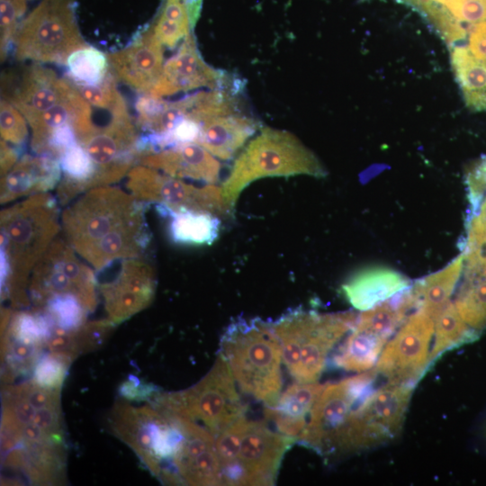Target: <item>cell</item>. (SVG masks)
<instances>
[{
    "instance_id": "6da1fadb",
    "label": "cell",
    "mask_w": 486,
    "mask_h": 486,
    "mask_svg": "<svg viewBox=\"0 0 486 486\" xmlns=\"http://www.w3.org/2000/svg\"><path fill=\"white\" fill-rule=\"evenodd\" d=\"M57 197L40 193L1 212L0 254L9 266L10 276L4 294L16 305L27 303L29 277L50 244L61 231Z\"/></svg>"
},
{
    "instance_id": "7a4b0ae2",
    "label": "cell",
    "mask_w": 486,
    "mask_h": 486,
    "mask_svg": "<svg viewBox=\"0 0 486 486\" xmlns=\"http://www.w3.org/2000/svg\"><path fill=\"white\" fill-rule=\"evenodd\" d=\"M220 354L241 391L266 406L276 402L283 386V352L272 321L234 319L220 337Z\"/></svg>"
},
{
    "instance_id": "3957f363",
    "label": "cell",
    "mask_w": 486,
    "mask_h": 486,
    "mask_svg": "<svg viewBox=\"0 0 486 486\" xmlns=\"http://www.w3.org/2000/svg\"><path fill=\"white\" fill-rule=\"evenodd\" d=\"M357 318L353 311L320 313L298 307L272 321L283 362L296 382L318 381L330 351L355 327Z\"/></svg>"
},
{
    "instance_id": "277c9868",
    "label": "cell",
    "mask_w": 486,
    "mask_h": 486,
    "mask_svg": "<svg viewBox=\"0 0 486 486\" xmlns=\"http://www.w3.org/2000/svg\"><path fill=\"white\" fill-rule=\"evenodd\" d=\"M295 442L242 416L214 436L221 485H274L283 459Z\"/></svg>"
},
{
    "instance_id": "5b68a950",
    "label": "cell",
    "mask_w": 486,
    "mask_h": 486,
    "mask_svg": "<svg viewBox=\"0 0 486 486\" xmlns=\"http://www.w3.org/2000/svg\"><path fill=\"white\" fill-rule=\"evenodd\" d=\"M298 175L320 178L327 176V170L295 135L265 127L236 158L222 184V195L235 212L240 194L252 182L264 177Z\"/></svg>"
},
{
    "instance_id": "8992f818",
    "label": "cell",
    "mask_w": 486,
    "mask_h": 486,
    "mask_svg": "<svg viewBox=\"0 0 486 486\" xmlns=\"http://www.w3.org/2000/svg\"><path fill=\"white\" fill-rule=\"evenodd\" d=\"M161 410L190 418L216 436L245 416L247 407L235 385V379L219 354L210 372L194 387L161 396Z\"/></svg>"
},
{
    "instance_id": "52a82bcc",
    "label": "cell",
    "mask_w": 486,
    "mask_h": 486,
    "mask_svg": "<svg viewBox=\"0 0 486 486\" xmlns=\"http://www.w3.org/2000/svg\"><path fill=\"white\" fill-rule=\"evenodd\" d=\"M414 387L386 382L360 399L345 424L337 455L374 448L395 439L401 432Z\"/></svg>"
},
{
    "instance_id": "ba28073f",
    "label": "cell",
    "mask_w": 486,
    "mask_h": 486,
    "mask_svg": "<svg viewBox=\"0 0 486 486\" xmlns=\"http://www.w3.org/2000/svg\"><path fill=\"white\" fill-rule=\"evenodd\" d=\"M145 207V202L118 187L103 185L91 188L63 210V238L80 256Z\"/></svg>"
},
{
    "instance_id": "9c48e42d",
    "label": "cell",
    "mask_w": 486,
    "mask_h": 486,
    "mask_svg": "<svg viewBox=\"0 0 486 486\" xmlns=\"http://www.w3.org/2000/svg\"><path fill=\"white\" fill-rule=\"evenodd\" d=\"M83 46L74 0H41L20 23L14 56L19 61L65 64Z\"/></svg>"
},
{
    "instance_id": "30bf717a",
    "label": "cell",
    "mask_w": 486,
    "mask_h": 486,
    "mask_svg": "<svg viewBox=\"0 0 486 486\" xmlns=\"http://www.w3.org/2000/svg\"><path fill=\"white\" fill-rule=\"evenodd\" d=\"M374 369L337 382L326 383L297 442L321 456H337L345 424L355 404L371 390Z\"/></svg>"
},
{
    "instance_id": "8fae6325",
    "label": "cell",
    "mask_w": 486,
    "mask_h": 486,
    "mask_svg": "<svg viewBox=\"0 0 486 486\" xmlns=\"http://www.w3.org/2000/svg\"><path fill=\"white\" fill-rule=\"evenodd\" d=\"M62 237H57L34 266L29 282L32 302L45 305L48 300L62 293L76 295L87 311L96 305V278Z\"/></svg>"
},
{
    "instance_id": "7c38bea8",
    "label": "cell",
    "mask_w": 486,
    "mask_h": 486,
    "mask_svg": "<svg viewBox=\"0 0 486 486\" xmlns=\"http://www.w3.org/2000/svg\"><path fill=\"white\" fill-rule=\"evenodd\" d=\"M126 187L137 200L162 203L174 211L206 212L221 218L234 215L221 187L212 184L196 187L147 166L136 165L129 171Z\"/></svg>"
},
{
    "instance_id": "4fadbf2b",
    "label": "cell",
    "mask_w": 486,
    "mask_h": 486,
    "mask_svg": "<svg viewBox=\"0 0 486 486\" xmlns=\"http://www.w3.org/2000/svg\"><path fill=\"white\" fill-rule=\"evenodd\" d=\"M435 320L415 310L384 346L374 370L395 384L415 386L430 368Z\"/></svg>"
},
{
    "instance_id": "5bb4252c",
    "label": "cell",
    "mask_w": 486,
    "mask_h": 486,
    "mask_svg": "<svg viewBox=\"0 0 486 486\" xmlns=\"http://www.w3.org/2000/svg\"><path fill=\"white\" fill-rule=\"evenodd\" d=\"M139 139L127 108L111 113L105 126H96L91 134L78 141L96 166L92 188L118 182L138 165Z\"/></svg>"
},
{
    "instance_id": "9a60e30c",
    "label": "cell",
    "mask_w": 486,
    "mask_h": 486,
    "mask_svg": "<svg viewBox=\"0 0 486 486\" xmlns=\"http://www.w3.org/2000/svg\"><path fill=\"white\" fill-rule=\"evenodd\" d=\"M2 99L16 107L30 125L63 99L72 89L69 78L59 77L52 69L36 62L1 77Z\"/></svg>"
},
{
    "instance_id": "2e32d148",
    "label": "cell",
    "mask_w": 486,
    "mask_h": 486,
    "mask_svg": "<svg viewBox=\"0 0 486 486\" xmlns=\"http://www.w3.org/2000/svg\"><path fill=\"white\" fill-rule=\"evenodd\" d=\"M223 70L208 65L202 58L194 35L190 32L181 42L176 53L163 67L162 73L148 94L163 97L198 88L219 89L234 86Z\"/></svg>"
},
{
    "instance_id": "e0dca14e",
    "label": "cell",
    "mask_w": 486,
    "mask_h": 486,
    "mask_svg": "<svg viewBox=\"0 0 486 486\" xmlns=\"http://www.w3.org/2000/svg\"><path fill=\"white\" fill-rule=\"evenodd\" d=\"M156 288L153 267L140 257L124 259L108 283L101 286L108 320L119 323L146 308Z\"/></svg>"
},
{
    "instance_id": "ac0fdd59",
    "label": "cell",
    "mask_w": 486,
    "mask_h": 486,
    "mask_svg": "<svg viewBox=\"0 0 486 486\" xmlns=\"http://www.w3.org/2000/svg\"><path fill=\"white\" fill-rule=\"evenodd\" d=\"M163 48L149 27L130 45L107 56L110 70L116 80L149 94L163 70Z\"/></svg>"
},
{
    "instance_id": "d6986e66",
    "label": "cell",
    "mask_w": 486,
    "mask_h": 486,
    "mask_svg": "<svg viewBox=\"0 0 486 486\" xmlns=\"http://www.w3.org/2000/svg\"><path fill=\"white\" fill-rule=\"evenodd\" d=\"M138 165L147 166L179 179H193L216 184L220 164L202 145L192 142L143 155Z\"/></svg>"
},
{
    "instance_id": "ffe728a7",
    "label": "cell",
    "mask_w": 486,
    "mask_h": 486,
    "mask_svg": "<svg viewBox=\"0 0 486 486\" xmlns=\"http://www.w3.org/2000/svg\"><path fill=\"white\" fill-rule=\"evenodd\" d=\"M150 238L143 209L92 245L80 257L94 270L102 271L117 260L140 257Z\"/></svg>"
},
{
    "instance_id": "44dd1931",
    "label": "cell",
    "mask_w": 486,
    "mask_h": 486,
    "mask_svg": "<svg viewBox=\"0 0 486 486\" xmlns=\"http://www.w3.org/2000/svg\"><path fill=\"white\" fill-rule=\"evenodd\" d=\"M67 124L74 127L77 141L91 134L96 127L93 122L91 104L84 99L74 84L63 99L29 125L32 130V150L38 155L46 154L54 130Z\"/></svg>"
},
{
    "instance_id": "7402d4cb",
    "label": "cell",
    "mask_w": 486,
    "mask_h": 486,
    "mask_svg": "<svg viewBox=\"0 0 486 486\" xmlns=\"http://www.w3.org/2000/svg\"><path fill=\"white\" fill-rule=\"evenodd\" d=\"M62 176L59 159L50 155H22L11 170L1 176V204L48 193Z\"/></svg>"
},
{
    "instance_id": "603a6c76",
    "label": "cell",
    "mask_w": 486,
    "mask_h": 486,
    "mask_svg": "<svg viewBox=\"0 0 486 486\" xmlns=\"http://www.w3.org/2000/svg\"><path fill=\"white\" fill-rule=\"evenodd\" d=\"M410 287L401 273L383 266L364 268L354 274L341 286L346 301L362 311L386 302Z\"/></svg>"
},
{
    "instance_id": "cb8c5ba5",
    "label": "cell",
    "mask_w": 486,
    "mask_h": 486,
    "mask_svg": "<svg viewBox=\"0 0 486 486\" xmlns=\"http://www.w3.org/2000/svg\"><path fill=\"white\" fill-rule=\"evenodd\" d=\"M325 384L317 382H294L281 392L274 404L266 406V418L274 425L278 432L297 442Z\"/></svg>"
},
{
    "instance_id": "d4e9b609",
    "label": "cell",
    "mask_w": 486,
    "mask_h": 486,
    "mask_svg": "<svg viewBox=\"0 0 486 486\" xmlns=\"http://www.w3.org/2000/svg\"><path fill=\"white\" fill-rule=\"evenodd\" d=\"M255 119L240 112L216 116L200 123L197 143L217 158L231 159L258 129Z\"/></svg>"
},
{
    "instance_id": "484cf974",
    "label": "cell",
    "mask_w": 486,
    "mask_h": 486,
    "mask_svg": "<svg viewBox=\"0 0 486 486\" xmlns=\"http://www.w3.org/2000/svg\"><path fill=\"white\" fill-rule=\"evenodd\" d=\"M161 217L167 220L170 240L182 246L212 245L220 235V217L206 212L174 211L162 203H154Z\"/></svg>"
},
{
    "instance_id": "4316f807",
    "label": "cell",
    "mask_w": 486,
    "mask_h": 486,
    "mask_svg": "<svg viewBox=\"0 0 486 486\" xmlns=\"http://www.w3.org/2000/svg\"><path fill=\"white\" fill-rule=\"evenodd\" d=\"M464 266L462 253L443 269L428 274L410 287L416 310H421L434 320L450 302Z\"/></svg>"
},
{
    "instance_id": "83f0119b",
    "label": "cell",
    "mask_w": 486,
    "mask_h": 486,
    "mask_svg": "<svg viewBox=\"0 0 486 486\" xmlns=\"http://www.w3.org/2000/svg\"><path fill=\"white\" fill-rule=\"evenodd\" d=\"M388 339L356 323L333 356L334 364L348 372L374 368Z\"/></svg>"
},
{
    "instance_id": "f1b7e54d",
    "label": "cell",
    "mask_w": 486,
    "mask_h": 486,
    "mask_svg": "<svg viewBox=\"0 0 486 486\" xmlns=\"http://www.w3.org/2000/svg\"><path fill=\"white\" fill-rule=\"evenodd\" d=\"M452 68L468 108L486 111V65L475 58L466 46L450 47Z\"/></svg>"
},
{
    "instance_id": "f546056e",
    "label": "cell",
    "mask_w": 486,
    "mask_h": 486,
    "mask_svg": "<svg viewBox=\"0 0 486 486\" xmlns=\"http://www.w3.org/2000/svg\"><path fill=\"white\" fill-rule=\"evenodd\" d=\"M480 333L461 317L454 302H449L435 320L430 366L446 352L476 340Z\"/></svg>"
},
{
    "instance_id": "4dcf8cb0",
    "label": "cell",
    "mask_w": 486,
    "mask_h": 486,
    "mask_svg": "<svg viewBox=\"0 0 486 486\" xmlns=\"http://www.w3.org/2000/svg\"><path fill=\"white\" fill-rule=\"evenodd\" d=\"M65 65L69 78L79 84H100L110 73L107 56L90 46H83L73 51L68 57Z\"/></svg>"
},
{
    "instance_id": "1f68e13d",
    "label": "cell",
    "mask_w": 486,
    "mask_h": 486,
    "mask_svg": "<svg viewBox=\"0 0 486 486\" xmlns=\"http://www.w3.org/2000/svg\"><path fill=\"white\" fill-rule=\"evenodd\" d=\"M150 27L164 47H176L192 30L184 0H166Z\"/></svg>"
},
{
    "instance_id": "d6a6232c",
    "label": "cell",
    "mask_w": 486,
    "mask_h": 486,
    "mask_svg": "<svg viewBox=\"0 0 486 486\" xmlns=\"http://www.w3.org/2000/svg\"><path fill=\"white\" fill-rule=\"evenodd\" d=\"M454 303L472 328L479 333L486 328V282L463 283Z\"/></svg>"
},
{
    "instance_id": "836d02e7",
    "label": "cell",
    "mask_w": 486,
    "mask_h": 486,
    "mask_svg": "<svg viewBox=\"0 0 486 486\" xmlns=\"http://www.w3.org/2000/svg\"><path fill=\"white\" fill-rule=\"evenodd\" d=\"M45 306L56 327L72 332L85 324L87 310L72 293L56 294L48 300Z\"/></svg>"
},
{
    "instance_id": "e575fe53",
    "label": "cell",
    "mask_w": 486,
    "mask_h": 486,
    "mask_svg": "<svg viewBox=\"0 0 486 486\" xmlns=\"http://www.w3.org/2000/svg\"><path fill=\"white\" fill-rule=\"evenodd\" d=\"M116 81L115 76L110 70L106 78L97 85H85L72 82L76 90L91 106L105 109L112 113L127 108L123 97L117 89Z\"/></svg>"
},
{
    "instance_id": "d590c367",
    "label": "cell",
    "mask_w": 486,
    "mask_h": 486,
    "mask_svg": "<svg viewBox=\"0 0 486 486\" xmlns=\"http://www.w3.org/2000/svg\"><path fill=\"white\" fill-rule=\"evenodd\" d=\"M26 11L25 0H0L1 60L4 61L14 46L20 19Z\"/></svg>"
},
{
    "instance_id": "8d00e7d4",
    "label": "cell",
    "mask_w": 486,
    "mask_h": 486,
    "mask_svg": "<svg viewBox=\"0 0 486 486\" xmlns=\"http://www.w3.org/2000/svg\"><path fill=\"white\" fill-rule=\"evenodd\" d=\"M27 121L22 113L4 99L0 102L1 140L23 148L28 137Z\"/></svg>"
},
{
    "instance_id": "74e56055",
    "label": "cell",
    "mask_w": 486,
    "mask_h": 486,
    "mask_svg": "<svg viewBox=\"0 0 486 486\" xmlns=\"http://www.w3.org/2000/svg\"><path fill=\"white\" fill-rule=\"evenodd\" d=\"M68 360H71V356L52 352L38 363L33 382L48 390L59 389L65 378Z\"/></svg>"
},
{
    "instance_id": "f35d334b",
    "label": "cell",
    "mask_w": 486,
    "mask_h": 486,
    "mask_svg": "<svg viewBox=\"0 0 486 486\" xmlns=\"http://www.w3.org/2000/svg\"><path fill=\"white\" fill-rule=\"evenodd\" d=\"M465 184L471 209L469 216H471L478 210L486 194V155L482 156L468 168Z\"/></svg>"
},
{
    "instance_id": "ab89813d",
    "label": "cell",
    "mask_w": 486,
    "mask_h": 486,
    "mask_svg": "<svg viewBox=\"0 0 486 486\" xmlns=\"http://www.w3.org/2000/svg\"><path fill=\"white\" fill-rule=\"evenodd\" d=\"M464 252H476L486 256V196L478 210L468 217Z\"/></svg>"
},
{
    "instance_id": "60d3db41",
    "label": "cell",
    "mask_w": 486,
    "mask_h": 486,
    "mask_svg": "<svg viewBox=\"0 0 486 486\" xmlns=\"http://www.w3.org/2000/svg\"><path fill=\"white\" fill-rule=\"evenodd\" d=\"M446 8L466 25L486 22V0H453Z\"/></svg>"
},
{
    "instance_id": "b9f144b4",
    "label": "cell",
    "mask_w": 486,
    "mask_h": 486,
    "mask_svg": "<svg viewBox=\"0 0 486 486\" xmlns=\"http://www.w3.org/2000/svg\"><path fill=\"white\" fill-rule=\"evenodd\" d=\"M18 395L25 398L35 410L46 407L58 406V393L36 385L34 382L24 386Z\"/></svg>"
},
{
    "instance_id": "7bdbcfd3",
    "label": "cell",
    "mask_w": 486,
    "mask_h": 486,
    "mask_svg": "<svg viewBox=\"0 0 486 486\" xmlns=\"http://www.w3.org/2000/svg\"><path fill=\"white\" fill-rule=\"evenodd\" d=\"M464 282H486V256L476 252L464 253Z\"/></svg>"
},
{
    "instance_id": "ee69618b",
    "label": "cell",
    "mask_w": 486,
    "mask_h": 486,
    "mask_svg": "<svg viewBox=\"0 0 486 486\" xmlns=\"http://www.w3.org/2000/svg\"><path fill=\"white\" fill-rule=\"evenodd\" d=\"M466 40L468 50L486 65V22L471 25Z\"/></svg>"
},
{
    "instance_id": "f6af8a7d",
    "label": "cell",
    "mask_w": 486,
    "mask_h": 486,
    "mask_svg": "<svg viewBox=\"0 0 486 486\" xmlns=\"http://www.w3.org/2000/svg\"><path fill=\"white\" fill-rule=\"evenodd\" d=\"M59 420V408L54 406L36 410L32 422L47 433L52 434L58 429Z\"/></svg>"
},
{
    "instance_id": "bcb514c9",
    "label": "cell",
    "mask_w": 486,
    "mask_h": 486,
    "mask_svg": "<svg viewBox=\"0 0 486 486\" xmlns=\"http://www.w3.org/2000/svg\"><path fill=\"white\" fill-rule=\"evenodd\" d=\"M10 410L22 428L23 426L32 421L36 411L27 399L18 394Z\"/></svg>"
},
{
    "instance_id": "7dc6e473",
    "label": "cell",
    "mask_w": 486,
    "mask_h": 486,
    "mask_svg": "<svg viewBox=\"0 0 486 486\" xmlns=\"http://www.w3.org/2000/svg\"><path fill=\"white\" fill-rule=\"evenodd\" d=\"M1 176L7 174L22 157V148L11 146L4 140L0 141Z\"/></svg>"
},
{
    "instance_id": "c3c4849f",
    "label": "cell",
    "mask_w": 486,
    "mask_h": 486,
    "mask_svg": "<svg viewBox=\"0 0 486 486\" xmlns=\"http://www.w3.org/2000/svg\"><path fill=\"white\" fill-rule=\"evenodd\" d=\"M48 433L32 421L26 424L22 428V436L30 443L40 442L43 439H46Z\"/></svg>"
},
{
    "instance_id": "681fc988",
    "label": "cell",
    "mask_w": 486,
    "mask_h": 486,
    "mask_svg": "<svg viewBox=\"0 0 486 486\" xmlns=\"http://www.w3.org/2000/svg\"><path fill=\"white\" fill-rule=\"evenodd\" d=\"M36 346L34 343L17 340L12 348V354L19 360L30 359L36 353Z\"/></svg>"
},
{
    "instance_id": "f907efd6",
    "label": "cell",
    "mask_w": 486,
    "mask_h": 486,
    "mask_svg": "<svg viewBox=\"0 0 486 486\" xmlns=\"http://www.w3.org/2000/svg\"><path fill=\"white\" fill-rule=\"evenodd\" d=\"M184 3L187 11L191 28L193 29L200 16L202 0H184Z\"/></svg>"
}]
</instances>
